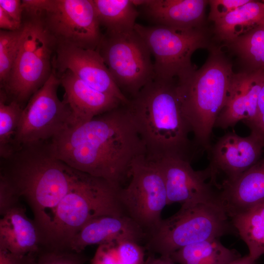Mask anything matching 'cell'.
Wrapping results in <instances>:
<instances>
[{
  "label": "cell",
  "mask_w": 264,
  "mask_h": 264,
  "mask_svg": "<svg viewBox=\"0 0 264 264\" xmlns=\"http://www.w3.org/2000/svg\"><path fill=\"white\" fill-rule=\"evenodd\" d=\"M81 173L60 160L48 140L22 146L2 159L0 177L30 207L44 243L58 205Z\"/></svg>",
  "instance_id": "2"
},
{
  "label": "cell",
  "mask_w": 264,
  "mask_h": 264,
  "mask_svg": "<svg viewBox=\"0 0 264 264\" xmlns=\"http://www.w3.org/2000/svg\"><path fill=\"white\" fill-rule=\"evenodd\" d=\"M91 264H123L117 254L116 243L100 245Z\"/></svg>",
  "instance_id": "32"
},
{
  "label": "cell",
  "mask_w": 264,
  "mask_h": 264,
  "mask_svg": "<svg viewBox=\"0 0 264 264\" xmlns=\"http://www.w3.org/2000/svg\"><path fill=\"white\" fill-rule=\"evenodd\" d=\"M221 205L230 218L264 202V157L224 187L219 193Z\"/></svg>",
  "instance_id": "21"
},
{
  "label": "cell",
  "mask_w": 264,
  "mask_h": 264,
  "mask_svg": "<svg viewBox=\"0 0 264 264\" xmlns=\"http://www.w3.org/2000/svg\"><path fill=\"white\" fill-rule=\"evenodd\" d=\"M231 220L246 244L248 255L257 260L264 254V202L234 215Z\"/></svg>",
  "instance_id": "25"
},
{
  "label": "cell",
  "mask_w": 264,
  "mask_h": 264,
  "mask_svg": "<svg viewBox=\"0 0 264 264\" xmlns=\"http://www.w3.org/2000/svg\"><path fill=\"white\" fill-rule=\"evenodd\" d=\"M205 0H136L145 15L157 25L178 29L200 27L205 8Z\"/></svg>",
  "instance_id": "19"
},
{
  "label": "cell",
  "mask_w": 264,
  "mask_h": 264,
  "mask_svg": "<svg viewBox=\"0 0 264 264\" xmlns=\"http://www.w3.org/2000/svg\"><path fill=\"white\" fill-rule=\"evenodd\" d=\"M256 260L249 255L241 257L229 264H255Z\"/></svg>",
  "instance_id": "38"
},
{
  "label": "cell",
  "mask_w": 264,
  "mask_h": 264,
  "mask_svg": "<svg viewBox=\"0 0 264 264\" xmlns=\"http://www.w3.org/2000/svg\"><path fill=\"white\" fill-rule=\"evenodd\" d=\"M96 50L127 97V94L135 97L154 80L151 53L135 30L123 34L106 32Z\"/></svg>",
  "instance_id": "10"
},
{
  "label": "cell",
  "mask_w": 264,
  "mask_h": 264,
  "mask_svg": "<svg viewBox=\"0 0 264 264\" xmlns=\"http://www.w3.org/2000/svg\"><path fill=\"white\" fill-rule=\"evenodd\" d=\"M100 26L106 33L123 34L134 30L139 15L131 0H92Z\"/></svg>",
  "instance_id": "23"
},
{
  "label": "cell",
  "mask_w": 264,
  "mask_h": 264,
  "mask_svg": "<svg viewBox=\"0 0 264 264\" xmlns=\"http://www.w3.org/2000/svg\"><path fill=\"white\" fill-rule=\"evenodd\" d=\"M5 91L0 92V156L1 159L11 156L15 151L14 139L23 108L17 102L7 103Z\"/></svg>",
  "instance_id": "26"
},
{
  "label": "cell",
  "mask_w": 264,
  "mask_h": 264,
  "mask_svg": "<svg viewBox=\"0 0 264 264\" xmlns=\"http://www.w3.org/2000/svg\"><path fill=\"white\" fill-rule=\"evenodd\" d=\"M134 30L154 57V79L174 81L177 78L178 81L188 77L195 70L191 63L193 53L208 46L200 27L178 29L136 23Z\"/></svg>",
  "instance_id": "9"
},
{
  "label": "cell",
  "mask_w": 264,
  "mask_h": 264,
  "mask_svg": "<svg viewBox=\"0 0 264 264\" xmlns=\"http://www.w3.org/2000/svg\"><path fill=\"white\" fill-rule=\"evenodd\" d=\"M20 203V200L6 181L0 177V214L3 216L9 209Z\"/></svg>",
  "instance_id": "33"
},
{
  "label": "cell",
  "mask_w": 264,
  "mask_h": 264,
  "mask_svg": "<svg viewBox=\"0 0 264 264\" xmlns=\"http://www.w3.org/2000/svg\"><path fill=\"white\" fill-rule=\"evenodd\" d=\"M55 41L36 16L23 11L18 54L10 77L0 89L7 100L22 108L50 77Z\"/></svg>",
  "instance_id": "7"
},
{
  "label": "cell",
  "mask_w": 264,
  "mask_h": 264,
  "mask_svg": "<svg viewBox=\"0 0 264 264\" xmlns=\"http://www.w3.org/2000/svg\"><path fill=\"white\" fill-rule=\"evenodd\" d=\"M130 178L128 185L120 188L119 199L126 215L148 235L160 224L168 205L163 177L156 163L143 156L132 164Z\"/></svg>",
  "instance_id": "12"
},
{
  "label": "cell",
  "mask_w": 264,
  "mask_h": 264,
  "mask_svg": "<svg viewBox=\"0 0 264 264\" xmlns=\"http://www.w3.org/2000/svg\"><path fill=\"white\" fill-rule=\"evenodd\" d=\"M235 74L229 62L215 50L200 69L176 82L181 112L198 148L209 152L211 148L213 129Z\"/></svg>",
  "instance_id": "4"
},
{
  "label": "cell",
  "mask_w": 264,
  "mask_h": 264,
  "mask_svg": "<svg viewBox=\"0 0 264 264\" xmlns=\"http://www.w3.org/2000/svg\"><path fill=\"white\" fill-rule=\"evenodd\" d=\"M24 12L36 16L59 45L96 50L102 40L92 0H22Z\"/></svg>",
  "instance_id": "8"
},
{
  "label": "cell",
  "mask_w": 264,
  "mask_h": 264,
  "mask_svg": "<svg viewBox=\"0 0 264 264\" xmlns=\"http://www.w3.org/2000/svg\"><path fill=\"white\" fill-rule=\"evenodd\" d=\"M52 67L59 75L66 70L70 71L93 88L116 98L123 105L130 102L115 84L97 50L58 45L52 59Z\"/></svg>",
  "instance_id": "15"
},
{
  "label": "cell",
  "mask_w": 264,
  "mask_h": 264,
  "mask_svg": "<svg viewBox=\"0 0 264 264\" xmlns=\"http://www.w3.org/2000/svg\"><path fill=\"white\" fill-rule=\"evenodd\" d=\"M250 0H209V18L215 22L224 17Z\"/></svg>",
  "instance_id": "31"
},
{
  "label": "cell",
  "mask_w": 264,
  "mask_h": 264,
  "mask_svg": "<svg viewBox=\"0 0 264 264\" xmlns=\"http://www.w3.org/2000/svg\"><path fill=\"white\" fill-rule=\"evenodd\" d=\"M229 44L242 58L247 70H264V27L262 24Z\"/></svg>",
  "instance_id": "27"
},
{
  "label": "cell",
  "mask_w": 264,
  "mask_h": 264,
  "mask_svg": "<svg viewBox=\"0 0 264 264\" xmlns=\"http://www.w3.org/2000/svg\"><path fill=\"white\" fill-rule=\"evenodd\" d=\"M250 129L264 136V84L259 95L256 118Z\"/></svg>",
  "instance_id": "35"
},
{
  "label": "cell",
  "mask_w": 264,
  "mask_h": 264,
  "mask_svg": "<svg viewBox=\"0 0 264 264\" xmlns=\"http://www.w3.org/2000/svg\"><path fill=\"white\" fill-rule=\"evenodd\" d=\"M50 141L56 155L67 165L118 187L130 178L134 161L147 154L126 105L68 126Z\"/></svg>",
  "instance_id": "1"
},
{
  "label": "cell",
  "mask_w": 264,
  "mask_h": 264,
  "mask_svg": "<svg viewBox=\"0 0 264 264\" xmlns=\"http://www.w3.org/2000/svg\"><path fill=\"white\" fill-rule=\"evenodd\" d=\"M21 38V28L14 31L0 30V88L10 77L18 54Z\"/></svg>",
  "instance_id": "28"
},
{
  "label": "cell",
  "mask_w": 264,
  "mask_h": 264,
  "mask_svg": "<svg viewBox=\"0 0 264 264\" xmlns=\"http://www.w3.org/2000/svg\"><path fill=\"white\" fill-rule=\"evenodd\" d=\"M147 233L128 215L101 216L92 219L74 235L68 249L83 252L88 246L111 242L146 241Z\"/></svg>",
  "instance_id": "17"
},
{
  "label": "cell",
  "mask_w": 264,
  "mask_h": 264,
  "mask_svg": "<svg viewBox=\"0 0 264 264\" xmlns=\"http://www.w3.org/2000/svg\"><path fill=\"white\" fill-rule=\"evenodd\" d=\"M232 230L235 229L231 218L221 205L205 202L183 204L176 214L162 219L148 234L146 248L160 256H170L184 246L219 239Z\"/></svg>",
  "instance_id": "6"
},
{
  "label": "cell",
  "mask_w": 264,
  "mask_h": 264,
  "mask_svg": "<svg viewBox=\"0 0 264 264\" xmlns=\"http://www.w3.org/2000/svg\"><path fill=\"white\" fill-rule=\"evenodd\" d=\"M154 161L163 177L167 204H221L219 193L215 191L205 169L195 171L190 162L178 158L166 157Z\"/></svg>",
  "instance_id": "14"
},
{
  "label": "cell",
  "mask_w": 264,
  "mask_h": 264,
  "mask_svg": "<svg viewBox=\"0 0 264 264\" xmlns=\"http://www.w3.org/2000/svg\"><path fill=\"white\" fill-rule=\"evenodd\" d=\"M87 260L83 252L42 245L38 250L29 254L27 264H85Z\"/></svg>",
  "instance_id": "29"
},
{
  "label": "cell",
  "mask_w": 264,
  "mask_h": 264,
  "mask_svg": "<svg viewBox=\"0 0 264 264\" xmlns=\"http://www.w3.org/2000/svg\"><path fill=\"white\" fill-rule=\"evenodd\" d=\"M214 22L218 37L229 44L264 22V2L250 0Z\"/></svg>",
  "instance_id": "22"
},
{
  "label": "cell",
  "mask_w": 264,
  "mask_h": 264,
  "mask_svg": "<svg viewBox=\"0 0 264 264\" xmlns=\"http://www.w3.org/2000/svg\"><path fill=\"white\" fill-rule=\"evenodd\" d=\"M162 264H176L170 256H160Z\"/></svg>",
  "instance_id": "40"
},
{
  "label": "cell",
  "mask_w": 264,
  "mask_h": 264,
  "mask_svg": "<svg viewBox=\"0 0 264 264\" xmlns=\"http://www.w3.org/2000/svg\"><path fill=\"white\" fill-rule=\"evenodd\" d=\"M43 245L41 233L33 220L19 203L0 219V249L19 255H26Z\"/></svg>",
  "instance_id": "20"
},
{
  "label": "cell",
  "mask_w": 264,
  "mask_h": 264,
  "mask_svg": "<svg viewBox=\"0 0 264 264\" xmlns=\"http://www.w3.org/2000/svg\"><path fill=\"white\" fill-rule=\"evenodd\" d=\"M28 255H16L0 249V264H27Z\"/></svg>",
  "instance_id": "36"
},
{
  "label": "cell",
  "mask_w": 264,
  "mask_h": 264,
  "mask_svg": "<svg viewBox=\"0 0 264 264\" xmlns=\"http://www.w3.org/2000/svg\"><path fill=\"white\" fill-rule=\"evenodd\" d=\"M176 87L174 81L154 79L126 105L148 160L171 157L191 162L198 148L189 138Z\"/></svg>",
  "instance_id": "3"
},
{
  "label": "cell",
  "mask_w": 264,
  "mask_h": 264,
  "mask_svg": "<svg viewBox=\"0 0 264 264\" xmlns=\"http://www.w3.org/2000/svg\"><path fill=\"white\" fill-rule=\"evenodd\" d=\"M59 78L65 91L64 100L71 110L69 126L80 125L123 105L116 98L93 88L69 71Z\"/></svg>",
  "instance_id": "18"
},
{
  "label": "cell",
  "mask_w": 264,
  "mask_h": 264,
  "mask_svg": "<svg viewBox=\"0 0 264 264\" xmlns=\"http://www.w3.org/2000/svg\"><path fill=\"white\" fill-rule=\"evenodd\" d=\"M121 188L81 172L58 205L43 245L69 250L71 239L90 220L101 216L127 215L119 199Z\"/></svg>",
  "instance_id": "5"
},
{
  "label": "cell",
  "mask_w": 264,
  "mask_h": 264,
  "mask_svg": "<svg viewBox=\"0 0 264 264\" xmlns=\"http://www.w3.org/2000/svg\"><path fill=\"white\" fill-rule=\"evenodd\" d=\"M60 85L53 68L49 78L22 109L14 139L15 151L22 146L50 140L70 125L71 110L58 96Z\"/></svg>",
  "instance_id": "11"
},
{
  "label": "cell",
  "mask_w": 264,
  "mask_h": 264,
  "mask_svg": "<svg viewBox=\"0 0 264 264\" xmlns=\"http://www.w3.org/2000/svg\"><path fill=\"white\" fill-rule=\"evenodd\" d=\"M264 84V70H247L235 74L215 127L226 129L242 121L251 128L256 118L259 95Z\"/></svg>",
  "instance_id": "16"
},
{
  "label": "cell",
  "mask_w": 264,
  "mask_h": 264,
  "mask_svg": "<svg viewBox=\"0 0 264 264\" xmlns=\"http://www.w3.org/2000/svg\"><path fill=\"white\" fill-rule=\"evenodd\" d=\"M117 254L123 264H144V249L132 241L116 243Z\"/></svg>",
  "instance_id": "30"
},
{
  "label": "cell",
  "mask_w": 264,
  "mask_h": 264,
  "mask_svg": "<svg viewBox=\"0 0 264 264\" xmlns=\"http://www.w3.org/2000/svg\"><path fill=\"white\" fill-rule=\"evenodd\" d=\"M262 1L264 2V0H262Z\"/></svg>",
  "instance_id": "41"
},
{
  "label": "cell",
  "mask_w": 264,
  "mask_h": 264,
  "mask_svg": "<svg viewBox=\"0 0 264 264\" xmlns=\"http://www.w3.org/2000/svg\"><path fill=\"white\" fill-rule=\"evenodd\" d=\"M170 256L179 264H229L241 257L236 250L223 245L218 238L184 246Z\"/></svg>",
  "instance_id": "24"
},
{
  "label": "cell",
  "mask_w": 264,
  "mask_h": 264,
  "mask_svg": "<svg viewBox=\"0 0 264 264\" xmlns=\"http://www.w3.org/2000/svg\"><path fill=\"white\" fill-rule=\"evenodd\" d=\"M144 264H162L161 258L151 256L145 261Z\"/></svg>",
  "instance_id": "39"
},
{
  "label": "cell",
  "mask_w": 264,
  "mask_h": 264,
  "mask_svg": "<svg viewBox=\"0 0 264 264\" xmlns=\"http://www.w3.org/2000/svg\"><path fill=\"white\" fill-rule=\"evenodd\" d=\"M22 25L17 23L9 15L0 7V28L1 30L10 31H16L20 30Z\"/></svg>",
  "instance_id": "37"
},
{
  "label": "cell",
  "mask_w": 264,
  "mask_h": 264,
  "mask_svg": "<svg viewBox=\"0 0 264 264\" xmlns=\"http://www.w3.org/2000/svg\"><path fill=\"white\" fill-rule=\"evenodd\" d=\"M0 7L17 23L22 25L24 9L21 0H0Z\"/></svg>",
  "instance_id": "34"
},
{
  "label": "cell",
  "mask_w": 264,
  "mask_h": 264,
  "mask_svg": "<svg viewBox=\"0 0 264 264\" xmlns=\"http://www.w3.org/2000/svg\"><path fill=\"white\" fill-rule=\"evenodd\" d=\"M264 148V136L255 131L245 137L226 133L209 151L205 169L211 184L220 192L260 159Z\"/></svg>",
  "instance_id": "13"
}]
</instances>
